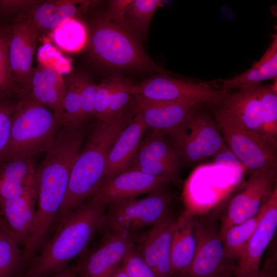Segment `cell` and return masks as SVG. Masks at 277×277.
<instances>
[{
    "mask_svg": "<svg viewBox=\"0 0 277 277\" xmlns=\"http://www.w3.org/2000/svg\"><path fill=\"white\" fill-rule=\"evenodd\" d=\"M130 108L133 115L140 114L148 129L168 134L199 106L189 104L152 101L133 97Z\"/></svg>",
    "mask_w": 277,
    "mask_h": 277,
    "instance_id": "2e32d148",
    "label": "cell"
},
{
    "mask_svg": "<svg viewBox=\"0 0 277 277\" xmlns=\"http://www.w3.org/2000/svg\"><path fill=\"white\" fill-rule=\"evenodd\" d=\"M134 246L133 233H106L97 247L75 266L77 277H109Z\"/></svg>",
    "mask_w": 277,
    "mask_h": 277,
    "instance_id": "7c38bea8",
    "label": "cell"
},
{
    "mask_svg": "<svg viewBox=\"0 0 277 277\" xmlns=\"http://www.w3.org/2000/svg\"><path fill=\"white\" fill-rule=\"evenodd\" d=\"M36 197L33 191L0 202V215L21 247L25 246L34 227Z\"/></svg>",
    "mask_w": 277,
    "mask_h": 277,
    "instance_id": "7402d4cb",
    "label": "cell"
},
{
    "mask_svg": "<svg viewBox=\"0 0 277 277\" xmlns=\"http://www.w3.org/2000/svg\"><path fill=\"white\" fill-rule=\"evenodd\" d=\"M212 157L214 159V163L216 165H224L233 168L241 169V165L242 164L227 145L222 148Z\"/></svg>",
    "mask_w": 277,
    "mask_h": 277,
    "instance_id": "74e56055",
    "label": "cell"
},
{
    "mask_svg": "<svg viewBox=\"0 0 277 277\" xmlns=\"http://www.w3.org/2000/svg\"><path fill=\"white\" fill-rule=\"evenodd\" d=\"M226 145L252 172L277 165V149L214 106L210 107Z\"/></svg>",
    "mask_w": 277,
    "mask_h": 277,
    "instance_id": "9c48e42d",
    "label": "cell"
},
{
    "mask_svg": "<svg viewBox=\"0 0 277 277\" xmlns=\"http://www.w3.org/2000/svg\"><path fill=\"white\" fill-rule=\"evenodd\" d=\"M276 187L277 165L252 172L228 204L221 219L220 236L229 227L256 214Z\"/></svg>",
    "mask_w": 277,
    "mask_h": 277,
    "instance_id": "30bf717a",
    "label": "cell"
},
{
    "mask_svg": "<svg viewBox=\"0 0 277 277\" xmlns=\"http://www.w3.org/2000/svg\"><path fill=\"white\" fill-rule=\"evenodd\" d=\"M122 263L128 277H157L135 248Z\"/></svg>",
    "mask_w": 277,
    "mask_h": 277,
    "instance_id": "e575fe53",
    "label": "cell"
},
{
    "mask_svg": "<svg viewBox=\"0 0 277 277\" xmlns=\"http://www.w3.org/2000/svg\"><path fill=\"white\" fill-rule=\"evenodd\" d=\"M163 5L161 0H132L125 15L130 31L146 35L155 12Z\"/></svg>",
    "mask_w": 277,
    "mask_h": 277,
    "instance_id": "83f0119b",
    "label": "cell"
},
{
    "mask_svg": "<svg viewBox=\"0 0 277 277\" xmlns=\"http://www.w3.org/2000/svg\"><path fill=\"white\" fill-rule=\"evenodd\" d=\"M131 2L132 0L111 1L109 2L107 11L104 15L108 19L131 31L125 20V15Z\"/></svg>",
    "mask_w": 277,
    "mask_h": 277,
    "instance_id": "8d00e7d4",
    "label": "cell"
},
{
    "mask_svg": "<svg viewBox=\"0 0 277 277\" xmlns=\"http://www.w3.org/2000/svg\"><path fill=\"white\" fill-rule=\"evenodd\" d=\"M160 188L147 196L121 201L108 206L100 229L106 233H133L145 227L152 226L167 216L172 197Z\"/></svg>",
    "mask_w": 277,
    "mask_h": 277,
    "instance_id": "52a82bcc",
    "label": "cell"
},
{
    "mask_svg": "<svg viewBox=\"0 0 277 277\" xmlns=\"http://www.w3.org/2000/svg\"><path fill=\"white\" fill-rule=\"evenodd\" d=\"M25 270L22 248L9 228L0 232V277H21Z\"/></svg>",
    "mask_w": 277,
    "mask_h": 277,
    "instance_id": "484cf974",
    "label": "cell"
},
{
    "mask_svg": "<svg viewBox=\"0 0 277 277\" xmlns=\"http://www.w3.org/2000/svg\"><path fill=\"white\" fill-rule=\"evenodd\" d=\"M6 228H8V227L4 219L0 215V232Z\"/></svg>",
    "mask_w": 277,
    "mask_h": 277,
    "instance_id": "b9f144b4",
    "label": "cell"
},
{
    "mask_svg": "<svg viewBox=\"0 0 277 277\" xmlns=\"http://www.w3.org/2000/svg\"><path fill=\"white\" fill-rule=\"evenodd\" d=\"M94 65L108 70L162 73L136 36L102 14L93 22L87 46Z\"/></svg>",
    "mask_w": 277,
    "mask_h": 277,
    "instance_id": "3957f363",
    "label": "cell"
},
{
    "mask_svg": "<svg viewBox=\"0 0 277 277\" xmlns=\"http://www.w3.org/2000/svg\"><path fill=\"white\" fill-rule=\"evenodd\" d=\"M47 277H77L75 266H68L64 270Z\"/></svg>",
    "mask_w": 277,
    "mask_h": 277,
    "instance_id": "ab89813d",
    "label": "cell"
},
{
    "mask_svg": "<svg viewBox=\"0 0 277 277\" xmlns=\"http://www.w3.org/2000/svg\"><path fill=\"white\" fill-rule=\"evenodd\" d=\"M66 91L63 102V114L61 125L75 128L80 123V90L81 72L72 73L65 78Z\"/></svg>",
    "mask_w": 277,
    "mask_h": 277,
    "instance_id": "f1b7e54d",
    "label": "cell"
},
{
    "mask_svg": "<svg viewBox=\"0 0 277 277\" xmlns=\"http://www.w3.org/2000/svg\"><path fill=\"white\" fill-rule=\"evenodd\" d=\"M147 129L148 127L141 115L138 113L134 114L129 123L120 132L110 150L104 181L128 169Z\"/></svg>",
    "mask_w": 277,
    "mask_h": 277,
    "instance_id": "d6986e66",
    "label": "cell"
},
{
    "mask_svg": "<svg viewBox=\"0 0 277 277\" xmlns=\"http://www.w3.org/2000/svg\"><path fill=\"white\" fill-rule=\"evenodd\" d=\"M277 35H273L272 42L261 58L246 71L223 81L221 88L231 90L258 85L261 82L276 78Z\"/></svg>",
    "mask_w": 277,
    "mask_h": 277,
    "instance_id": "603a6c76",
    "label": "cell"
},
{
    "mask_svg": "<svg viewBox=\"0 0 277 277\" xmlns=\"http://www.w3.org/2000/svg\"><path fill=\"white\" fill-rule=\"evenodd\" d=\"M134 85L126 79L118 78L112 94L105 121L112 118L127 108L133 98Z\"/></svg>",
    "mask_w": 277,
    "mask_h": 277,
    "instance_id": "1f68e13d",
    "label": "cell"
},
{
    "mask_svg": "<svg viewBox=\"0 0 277 277\" xmlns=\"http://www.w3.org/2000/svg\"><path fill=\"white\" fill-rule=\"evenodd\" d=\"M198 244L186 277H234L236 264L230 260L219 234L209 221H199Z\"/></svg>",
    "mask_w": 277,
    "mask_h": 277,
    "instance_id": "8fae6325",
    "label": "cell"
},
{
    "mask_svg": "<svg viewBox=\"0 0 277 277\" xmlns=\"http://www.w3.org/2000/svg\"><path fill=\"white\" fill-rule=\"evenodd\" d=\"M66 91V83L61 74L52 67L38 64L33 70L28 88L22 98H31L46 106L61 124Z\"/></svg>",
    "mask_w": 277,
    "mask_h": 277,
    "instance_id": "e0dca14e",
    "label": "cell"
},
{
    "mask_svg": "<svg viewBox=\"0 0 277 277\" xmlns=\"http://www.w3.org/2000/svg\"><path fill=\"white\" fill-rule=\"evenodd\" d=\"M133 116L127 108L112 118L98 123L92 130L74 162L55 226L91 197L104 182L110 150Z\"/></svg>",
    "mask_w": 277,
    "mask_h": 277,
    "instance_id": "7a4b0ae2",
    "label": "cell"
},
{
    "mask_svg": "<svg viewBox=\"0 0 277 277\" xmlns=\"http://www.w3.org/2000/svg\"><path fill=\"white\" fill-rule=\"evenodd\" d=\"M118 77H112L103 80L97 85L95 96L94 117L98 123L105 121L112 94L118 80Z\"/></svg>",
    "mask_w": 277,
    "mask_h": 277,
    "instance_id": "836d02e7",
    "label": "cell"
},
{
    "mask_svg": "<svg viewBox=\"0 0 277 277\" xmlns=\"http://www.w3.org/2000/svg\"><path fill=\"white\" fill-rule=\"evenodd\" d=\"M106 206L90 197L69 213L30 261L21 277H47L83 254L99 230Z\"/></svg>",
    "mask_w": 277,
    "mask_h": 277,
    "instance_id": "6da1fadb",
    "label": "cell"
},
{
    "mask_svg": "<svg viewBox=\"0 0 277 277\" xmlns=\"http://www.w3.org/2000/svg\"><path fill=\"white\" fill-rule=\"evenodd\" d=\"M43 1L0 0V11L5 14H27Z\"/></svg>",
    "mask_w": 277,
    "mask_h": 277,
    "instance_id": "d590c367",
    "label": "cell"
},
{
    "mask_svg": "<svg viewBox=\"0 0 277 277\" xmlns=\"http://www.w3.org/2000/svg\"><path fill=\"white\" fill-rule=\"evenodd\" d=\"M97 86L88 75L81 72L80 123L82 126H84L86 122L94 117Z\"/></svg>",
    "mask_w": 277,
    "mask_h": 277,
    "instance_id": "d6a6232c",
    "label": "cell"
},
{
    "mask_svg": "<svg viewBox=\"0 0 277 277\" xmlns=\"http://www.w3.org/2000/svg\"><path fill=\"white\" fill-rule=\"evenodd\" d=\"M276 79L268 85L244 87L230 92L220 109L277 149Z\"/></svg>",
    "mask_w": 277,
    "mask_h": 277,
    "instance_id": "277c9868",
    "label": "cell"
},
{
    "mask_svg": "<svg viewBox=\"0 0 277 277\" xmlns=\"http://www.w3.org/2000/svg\"><path fill=\"white\" fill-rule=\"evenodd\" d=\"M262 214V207L255 215L228 229L220 236L226 254L231 261L237 263Z\"/></svg>",
    "mask_w": 277,
    "mask_h": 277,
    "instance_id": "d4e9b609",
    "label": "cell"
},
{
    "mask_svg": "<svg viewBox=\"0 0 277 277\" xmlns=\"http://www.w3.org/2000/svg\"><path fill=\"white\" fill-rule=\"evenodd\" d=\"M276 256L274 254L268 259L263 267H261L256 277H277Z\"/></svg>",
    "mask_w": 277,
    "mask_h": 277,
    "instance_id": "f35d334b",
    "label": "cell"
},
{
    "mask_svg": "<svg viewBox=\"0 0 277 277\" xmlns=\"http://www.w3.org/2000/svg\"><path fill=\"white\" fill-rule=\"evenodd\" d=\"M277 228V187L262 207L260 221L237 262L234 277H256Z\"/></svg>",
    "mask_w": 277,
    "mask_h": 277,
    "instance_id": "4fadbf2b",
    "label": "cell"
},
{
    "mask_svg": "<svg viewBox=\"0 0 277 277\" xmlns=\"http://www.w3.org/2000/svg\"><path fill=\"white\" fill-rule=\"evenodd\" d=\"M198 220L188 213L177 220L171 249L172 277H186L198 244Z\"/></svg>",
    "mask_w": 277,
    "mask_h": 277,
    "instance_id": "44dd1931",
    "label": "cell"
},
{
    "mask_svg": "<svg viewBox=\"0 0 277 277\" xmlns=\"http://www.w3.org/2000/svg\"><path fill=\"white\" fill-rule=\"evenodd\" d=\"M168 135L182 164L189 166L212 157L226 145L215 120L205 106L197 107Z\"/></svg>",
    "mask_w": 277,
    "mask_h": 277,
    "instance_id": "8992f818",
    "label": "cell"
},
{
    "mask_svg": "<svg viewBox=\"0 0 277 277\" xmlns=\"http://www.w3.org/2000/svg\"><path fill=\"white\" fill-rule=\"evenodd\" d=\"M61 124L54 113L30 98H21L14 115L9 145L3 157L46 152L54 142Z\"/></svg>",
    "mask_w": 277,
    "mask_h": 277,
    "instance_id": "5b68a950",
    "label": "cell"
},
{
    "mask_svg": "<svg viewBox=\"0 0 277 277\" xmlns=\"http://www.w3.org/2000/svg\"><path fill=\"white\" fill-rule=\"evenodd\" d=\"M177 220L170 214L151 226L139 252L157 277H172L170 254Z\"/></svg>",
    "mask_w": 277,
    "mask_h": 277,
    "instance_id": "9a60e30c",
    "label": "cell"
},
{
    "mask_svg": "<svg viewBox=\"0 0 277 277\" xmlns=\"http://www.w3.org/2000/svg\"><path fill=\"white\" fill-rule=\"evenodd\" d=\"M0 97V160L7 150L13 120L21 98Z\"/></svg>",
    "mask_w": 277,
    "mask_h": 277,
    "instance_id": "f546056e",
    "label": "cell"
},
{
    "mask_svg": "<svg viewBox=\"0 0 277 277\" xmlns=\"http://www.w3.org/2000/svg\"><path fill=\"white\" fill-rule=\"evenodd\" d=\"M167 180L128 169L104 181L91 196L106 207L165 187Z\"/></svg>",
    "mask_w": 277,
    "mask_h": 277,
    "instance_id": "5bb4252c",
    "label": "cell"
},
{
    "mask_svg": "<svg viewBox=\"0 0 277 277\" xmlns=\"http://www.w3.org/2000/svg\"><path fill=\"white\" fill-rule=\"evenodd\" d=\"M100 2L94 0L43 1L26 14L38 31H49L85 13Z\"/></svg>",
    "mask_w": 277,
    "mask_h": 277,
    "instance_id": "ffe728a7",
    "label": "cell"
},
{
    "mask_svg": "<svg viewBox=\"0 0 277 277\" xmlns=\"http://www.w3.org/2000/svg\"><path fill=\"white\" fill-rule=\"evenodd\" d=\"M109 277H128L122 263L116 268Z\"/></svg>",
    "mask_w": 277,
    "mask_h": 277,
    "instance_id": "60d3db41",
    "label": "cell"
},
{
    "mask_svg": "<svg viewBox=\"0 0 277 277\" xmlns=\"http://www.w3.org/2000/svg\"><path fill=\"white\" fill-rule=\"evenodd\" d=\"M34 158L16 156L0 160V202L36 191Z\"/></svg>",
    "mask_w": 277,
    "mask_h": 277,
    "instance_id": "ac0fdd59",
    "label": "cell"
},
{
    "mask_svg": "<svg viewBox=\"0 0 277 277\" xmlns=\"http://www.w3.org/2000/svg\"><path fill=\"white\" fill-rule=\"evenodd\" d=\"M181 166L163 161H149L130 166L127 169H135L148 175L167 180L169 183L179 181Z\"/></svg>",
    "mask_w": 277,
    "mask_h": 277,
    "instance_id": "4dcf8cb0",
    "label": "cell"
},
{
    "mask_svg": "<svg viewBox=\"0 0 277 277\" xmlns=\"http://www.w3.org/2000/svg\"><path fill=\"white\" fill-rule=\"evenodd\" d=\"M149 130L144 134L129 166L149 161H163L181 166V157L166 138L165 134Z\"/></svg>",
    "mask_w": 277,
    "mask_h": 277,
    "instance_id": "cb8c5ba5",
    "label": "cell"
},
{
    "mask_svg": "<svg viewBox=\"0 0 277 277\" xmlns=\"http://www.w3.org/2000/svg\"><path fill=\"white\" fill-rule=\"evenodd\" d=\"M231 91L201 82L156 74L134 85L133 97L148 101L176 102L211 107L219 104Z\"/></svg>",
    "mask_w": 277,
    "mask_h": 277,
    "instance_id": "ba28073f",
    "label": "cell"
},
{
    "mask_svg": "<svg viewBox=\"0 0 277 277\" xmlns=\"http://www.w3.org/2000/svg\"><path fill=\"white\" fill-rule=\"evenodd\" d=\"M11 36V26H0V97L19 96V88L11 68L9 57V46Z\"/></svg>",
    "mask_w": 277,
    "mask_h": 277,
    "instance_id": "4316f807",
    "label": "cell"
}]
</instances>
